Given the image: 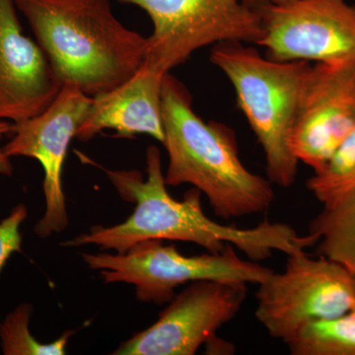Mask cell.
Masks as SVG:
<instances>
[{
  "mask_svg": "<svg viewBox=\"0 0 355 355\" xmlns=\"http://www.w3.org/2000/svg\"><path fill=\"white\" fill-rule=\"evenodd\" d=\"M13 123L6 121H0V139L8 133H12ZM13 166L10 163V158L6 157L3 153L0 151V174L6 176H12Z\"/></svg>",
  "mask_w": 355,
  "mask_h": 355,
  "instance_id": "d6986e66",
  "label": "cell"
},
{
  "mask_svg": "<svg viewBox=\"0 0 355 355\" xmlns=\"http://www.w3.org/2000/svg\"><path fill=\"white\" fill-rule=\"evenodd\" d=\"M286 1V0H243L244 3L252 7L261 6V4H279Z\"/></svg>",
  "mask_w": 355,
  "mask_h": 355,
  "instance_id": "ffe728a7",
  "label": "cell"
},
{
  "mask_svg": "<svg viewBox=\"0 0 355 355\" xmlns=\"http://www.w3.org/2000/svg\"><path fill=\"white\" fill-rule=\"evenodd\" d=\"M352 277H354V291H355V273L352 275Z\"/></svg>",
  "mask_w": 355,
  "mask_h": 355,
  "instance_id": "44dd1931",
  "label": "cell"
},
{
  "mask_svg": "<svg viewBox=\"0 0 355 355\" xmlns=\"http://www.w3.org/2000/svg\"><path fill=\"white\" fill-rule=\"evenodd\" d=\"M92 104V97L76 85L64 84L57 99L43 113L13 123V137L0 148L6 157L36 159L44 170L46 209L34 228L42 239L69 225L62 172L67 150Z\"/></svg>",
  "mask_w": 355,
  "mask_h": 355,
  "instance_id": "9c48e42d",
  "label": "cell"
},
{
  "mask_svg": "<svg viewBox=\"0 0 355 355\" xmlns=\"http://www.w3.org/2000/svg\"><path fill=\"white\" fill-rule=\"evenodd\" d=\"M165 74L142 62L130 79L107 92L93 96L92 104L76 139L88 141L104 130L132 139L147 135L164 141L162 84Z\"/></svg>",
  "mask_w": 355,
  "mask_h": 355,
  "instance_id": "4fadbf2b",
  "label": "cell"
},
{
  "mask_svg": "<svg viewBox=\"0 0 355 355\" xmlns=\"http://www.w3.org/2000/svg\"><path fill=\"white\" fill-rule=\"evenodd\" d=\"M308 190L324 207L355 191V130L345 137L324 167L308 180Z\"/></svg>",
  "mask_w": 355,
  "mask_h": 355,
  "instance_id": "2e32d148",
  "label": "cell"
},
{
  "mask_svg": "<svg viewBox=\"0 0 355 355\" xmlns=\"http://www.w3.org/2000/svg\"><path fill=\"white\" fill-rule=\"evenodd\" d=\"M86 265L101 273L106 284H132L142 302L167 304L180 286L200 282H236L260 284L273 272L257 261L243 260L235 247L226 245L220 253L184 256L176 246L149 240L123 254H83Z\"/></svg>",
  "mask_w": 355,
  "mask_h": 355,
  "instance_id": "5b68a950",
  "label": "cell"
},
{
  "mask_svg": "<svg viewBox=\"0 0 355 355\" xmlns=\"http://www.w3.org/2000/svg\"><path fill=\"white\" fill-rule=\"evenodd\" d=\"M144 9L153 23L144 64L166 74L196 51L224 42L257 44L260 14L243 0H116Z\"/></svg>",
  "mask_w": 355,
  "mask_h": 355,
  "instance_id": "8992f818",
  "label": "cell"
},
{
  "mask_svg": "<svg viewBox=\"0 0 355 355\" xmlns=\"http://www.w3.org/2000/svg\"><path fill=\"white\" fill-rule=\"evenodd\" d=\"M27 217V207L23 203H19L13 207L8 216L0 221V272L11 254L22 251L20 228Z\"/></svg>",
  "mask_w": 355,
  "mask_h": 355,
  "instance_id": "ac0fdd59",
  "label": "cell"
},
{
  "mask_svg": "<svg viewBox=\"0 0 355 355\" xmlns=\"http://www.w3.org/2000/svg\"><path fill=\"white\" fill-rule=\"evenodd\" d=\"M14 0H0V121L43 113L62 84L37 41L26 36Z\"/></svg>",
  "mask_w": 355,
  "mask_h": 355,
  "instance_id": "7c38bea8",
  "label": "cell"
},
{
  "mask_svg": "<svg viewBox=\"0 0 355 355\" xmlns=\"http://www.w3.org/2000/svg\"><path fill=\"white\" fill-rule=\"evenodd\" d=\"M256 292L254 316L272 338L286 343L305 324L355 309L354 277L345 266L304 252L287 256Z\"/></svg>",
  "mask_w": 355,
  "mask_h": 355,
  "instance_id": "52a82bcc",
  "label": "cell"
},
{
  "mask_svg": "<svg viewBox=\"0 0 355 355\" xmlns=\"http://www.w3.org/2000/svg\"><path fill=\"white\" fill-rule=\"evenodd\" d=\"M355 130V62L311 65L299 98L291 148L318 172Z\"/></svg>",
  "mask_w": 355,
  "mask_h": 355,
  "instance_id": "8fae6325",
  "label": "cell"
},
{
  "mask_svg": "<svg viewBox=\"0 0 355 355\" xmlns=\"http://www.w3.org/2000/svg\"><path fill=\"white\" fill-rule=\"evenodd\" d=\"M284 343L292 355H355V309L309 322Z\"/></svg>",
  "mask_w": 355,
  "mask_h": 355,
  "instance_id": "9a60e30c",
  "label": "cell"
},
{
  "mask_svg": "<svg viewBox=\"0 0 355 355\" xmlns=\"http://www.w3.org/2000/svg\"><path fill=\"white\" fill-rule=\"evenodd\" d=\"M103 170L123 200L135 203V211L123 223L110 227L94 226L90 232L62 243V246L97 245L123 254L139 243L170 240L193 243L209 253H220L227 244H241L242 228L223 225L205 216L200 202L202 191L191 189L183 200L170 196L157 147L147 148L146 180L137 170Z\"/></svg>",
  "mask_w": 355,
  "mask_h": 355,
  "instance_id": "3957f363",
  "label": "cell"
},
{
  "mask_svg": "<svg viewBox=\"0 0 355 355\" xmlns=\"http://www.w3.org/2000/svg\"><path fill=\"white\" fill-rule=\"evenodd\" d=\"M256 44L277 62H355V6L347 0H286L256 6Z\"/></svg>",
  "mask_w": 355,
  "mask_h": 355,
  "instance_id": "ba28073f",
  "label": "cell"
},
{
  "mask_svg": "<svg viewBox=\"0 0 355 355\" xmlns=\"http://www.w3.org/2000/svg\"><path fill=\"white\" fill-rule=\"evenodd\" d=\"M318 253L355 273V191L323 210L309 224Z\"/></svg>",
  "mask_w": 355,
  "mask_h": 355,
  "instance_id": "5bb4252c",
  "label": "cell"
},
{
  "mask_svg": "<svg viewBox=\"0 0 355 355\" xmlns=\"http://www.w3.org/2000/svg\"><path fill=\"white\" fill-rule=\"evenodd\" d=\"M162 114L167 186L191 184L225 220L270 209L275 200L272 182L247 169L233 130L200 118L188 89L170 72L163 78Z\"/></svg>",
  "mask_w": 355,
  "mask_h": 355,
  "instance_id": "6da1fadb",
  "label": "cell"
},
{
  "mask_svg": "<svg viewBox=\"0 0 355 355\" xmlns=\"http://www.w3.org/2000/svg\"><path fill=\"white\" fill-rule=\"evenodd\" d=\"M244 282L200 280L178 294L146 330L121 343L114 355H193L234 319L247 298Z\"/></svg>",
  "mask_w": 355,
  "mask_h": 355,
  "instance_id": "30bf717a",
  "label": "cell"
},
{
  "mask_svg": "<svg viewBox=\"0 0 355 355\" xmlns=\"http://www.w3.org/2000/svg\"><path fill=\"white\" fill-rule=\"evenodd\" d=\"M210 62L234 88L238 106L265 153L266 178L291 188L299 161L289 139L309 62H277L239 42L214 44Z\"/></svg>",
  "mask_w": 355,
  "mask_h": 355,
  "instance_id": "277c9868",
  "label": "cell"
},
{
  "mask_svg": "<svg viewBox=\"0 0 355 355\" xmlns=\"http://www.w3.org/2000/svg\"><path fill=\"white\" fill-rule=\"evenodd\" d=\"M55 76L88 96L125 83L144 62L147 38L116 19L112 0H14Z\"/></svg>",
  "mask_w": 355,
  "mask_h": 355,
  "instance_id": "7a4b0ae2",
  "label": "cell"
},
{
  "mask_svg": "<svg viewBox=\"0 0 355 355\" xmlns=\"http://www.w3.org/2000/svg\"><path fill=\"white\" fill-rule=\"evenodd\" d=\"M33 306L22 303L0 321V347L4 355H64L73 331H65L55 342L40 343L30 333Z\"/></svg>",
  "mask_w": 355,
  "mask_h": 355,
  "instance_id": "e0dca14e",
  "label": "cell"
}]
</instances>
